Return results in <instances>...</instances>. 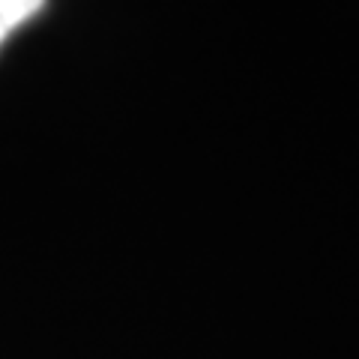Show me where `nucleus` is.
<instances>
[{
    "instance_id": "f257e3e1",
    "label": "nucleus",
    "mask_w": 359,
    "mask_h": 359,
    "mask_svg": "<svg viewBox=\"0 0 359 359\" xmlns=\"http://www.w3.org/2000/svg\"><path fill=\"white\" fill-rule=\"evenodd\" d=\"M42 6L45 0H0V45L6 42V36L15 27H21L25 21L36 15Z\"/></svg>"
}]
</instances>
